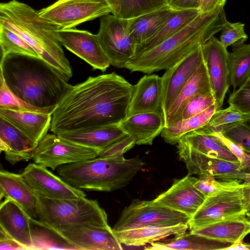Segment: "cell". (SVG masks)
<instances>
[{"instance_id": "obj_1", "label": "cell", "mask_w": 250, "mask_h": 250, "mask_svg": "<svg viewBox=\"0 0 250 250\" xmlns=\"http://www.w3.org/2000/svg\"><path fill=\"white\" fill-rule=\"evenodd\" d=\"M134 85L115 72L69 85L52 115L56 134L119 124L127 115Z\"/></svg>"}, {"instance_id": "obj_2", "label": "cell", "mask_w": 250, "mask_h": 250, "mask_svg": "<svg viewBox=\"0 0 250 250\" xmlns=\"http://www.w3.org/2000/svg\"><path fill=\"white\" fill-rule=\"evenodd\" d=\"M0 77L9 89L37 107H55L68 87V81L41 58L11 54L2 58Z\"/></svg>"}, {"instance_id": "obj_3", "label": "cell", "mask_w": 250, "mask_h": 250, "mask_svg": "<svg viewBox=\"0 0 250 250\" xmlns=\"http://www.w3.org/2000/svg\"><path fill=\"white\" fill-rule=\"evenodd\" d=\"M224 8L200 14L188 25L154 48L132 58L125 68L150 74L167 70L223 29Z\"/></svg>"}, {"instance_id": "obj_4", "label": "cell", "mask_w": 250, "mask_h": 250, "mask_svg": "<svg viewBox=\"0 0 250 250\" xmlns=\"http://www.w3.org/2000/svg\"><path fill=\"white\" fill-rule=\"evenodd\" d=\"M0 25L17 34L68 81L72 76L55 30L27 4L11 0L0 3Z\"/></svg>"}, {"instance_id": "obj_5", "label": "cell", "mask_w": 250, "mask_h": 250, "mask_svg": "<svg viewBox=\"0 0 250 250\" xmlns=\"http://www.w3.org/2000/svg\"><path fill=\"white\" fill-rule=\"evenodd\" d=\"M138 156L125 159L98 157L60 166L57 171L68 184L77 188L110 192L126 186L143 169Z\"/></svg>"}, {"instance_id": "obj_6", "label": "cell", "mask_w": 250, "mask_h": 250, "mask_svg": "<svg viewBox=\"0 0 250 250\" xmlns=\"http://www.w3.org/2000/svg\"><path fill=\"white\" fill-rule=\"evenodd\" d=\"M37 219L55 230L74 226L110 227L107 215L96 200L85 197L51 199L35 193Z\"/></svg>"}, {"instance_id": "obj_7", "label": "cell", "mask_w": 250, "mask_h": 250, "mask_svg": "<svg viewBox=\"0 0 250 250\" xmlns=\"http://www.w3.org/2000/svg\"><path fill=\"white\" fill-rule=\"evenodd\" d=\"M38 13L55 30H62L112 14V10L105 0H58Z\"/></svg>"}, {"instance_id": "obj_8", "label": "cell", "mask_w": 250, "mask_h": 250, "mask_svg": "<svg viewBox=\"0 0 250 250\" xmlns=\"http://www.w3.org/2000/svg\"><path fill=\"white\" fill-rule=\"evenodd\" d=\"M96 34L110 65L125 68L134 56L137 45L130 32V19H122L113 14L100 18Z\"/></svg>"}, {"instance_id": "obj_9", "label": "cell", "mask_w": 250, "mask_h": 250, "mask_svg": "<svg viewBox=\"0 0 250 250\" xmlns=\"http://www.w3.org/2000/svg\"><path fill=\"white\" fill-rule=\"evenodd\" d=\"M188 215L157 204L153 200H135L123 210L114 232L146 226L169 227L188 224Z\"/></svg>"}, {"instance_id": "obj_10", "label": "cell", "mask_w": 250, "mask_h": 250, "mask_svg": "<svg viewBox=\"0 0 250 250\" xmlns=\"http://www.w3.org/2000/svg\"><path fill=\"white\" fill-rule=\"evenodd\" d=\"M101 152L56 134H47L38 144L32 159L37 164L55 170L63 165L95 158Z\"/></svg>"}, {"instance_id": "obj_11", "label": "cell", "mask_w": 250, "mask_h": 250, "mask_svg": "<svg viewBox=\"0 0 250 250\" xmlns=\"http://www.w3.org/2000/svg\"><path fill=\"white\" fill-rule=\"evenodd\" d=\"M244 184L213 197L206 198L202 205L190 218L188 228L197 229L218 220L245 213Z\"/></svg>"}, {"instance_id": "obj_12", "label": "cell", "mask_w": 250, "mask_h": 250, "mask_svg": "<svg viewBox=\"0 0 250 250\" xmlns=\"http://www.w3.org/2000/svg\"><path fill=\"white\" fill-rule=\"evenodd\" d=\"M202 48L217 110L222 106L230 85L229 62V53L227 48L214 36L202 44Z\"/></svg>"}, {"instance_id": "obj_13", "label": "cell", "mask_w": 250, "mask_h": 250, "mask_svg": "<svg viewBox=\"0 0 250 250\" xmlns=\"http://www.w3.org/2000/svg\"><path fill=\"white\" fill-rule=\"evenodd\" d=\"M204 62L202 45L166 70L162 77L161 109L164 116L182 88Z\"/></svg>"}, {"instance_id": "obj_14", "label": "cell", "mask_w": 250, "mask_h": 250, "mask_svg": "<svg viewBox=\"0 0 250 250\" xmlns=\"http://www.w3.org/2000/svg\"><path fill=\"white\" fill-rule=\"evenodd\" d=\"M55 33L62 45L90 64L93 69L104 72L110 65L97 35L76 28L55 30Z\"/></svg>"}, {"instance_id": "obj_15", "label": "cell", "mask_w": 250, "mask_h": 250, "mask_svg": "<svg viewBox=\"0 0 250 250\" xmlns=\"http://www.w3.org/2000/svg\"><path fill=\"white\" fill-rule=\"evenodd\" d=\"M21 174L34 192L51 199H73L86 197L82 189L68 184L46 167L29 163Z\"/></svg>"}, {"instance_id": "obj_16", "label": "cell", "mask_w": 250, "mask_h": 250, "mask_svg": "<svg viewBox=\"0 0 250 250\" xmlns=\"http://www.w3.org/2000/svg\"><path fill=\"white\" fill-rule=\"evenodd\" d=\"M197 180L188 174L181 179H174L171 186L153 201L191 217L206 198L194 187Z\"/></svg>"}, {"instance_id": "obj_17", "label": "cell", "mask_w": 250, "mask_h": 250, "mask_svg": "<svg viewBox=\"0 0 250 250\" xmlns=\"http://www.w3.org/2000/svg\"><path fill=\"white\" fill-rule=\"evenodd\" d=\"M177 148L180 159L186 164L188 175H208L221 180H239L241 173L239 161L209 157L180 146H177Z\"/></svg>"}, {"instance_id": "obj_18", "label": "cell", "mask_w": 250, "mask_h": 250, "mask_svg": "<svg viewBox=\"0 0 250 250\" xmlns=\"http://www.w3.org/2000/svg\"><path fill=\"white\" fill-rule=\"evenodd\" d=\"M55 231L79 250L123 249L122 244L110 227L77 225Z\"/></svg>"}, {"instance_id": "obj_19", "label": "cell", "mask_w": 250, "mask_h": 250, "mask_svg": "<svg viewBox=\"0 0 250 250\" xmlns=\"http://www.w3.org/2000/svg\"><path fill=\"white\" fill-rule=\"evenodd\" d=\"M31 217L17 202L5 198L0 205V228L10 237L32 250Z\"/></svg>"}, {"instance_id": "obj_20", "label": "cell", "mask_w": 250, "mask_h": 250, "mask_svg": "<svg viewBox=\"0 0 250 250\" xmlns=\"http://www.w3.org/2000/svg\"><path fill=\"white\" fill-rule=\"evenodd\" d=\"M119 125L138 145H151L154 139L161 134L165 127L161 109L127 116Z\"/></svg>"}, {"instance_id": "obj_21", "label": "cell", "mask_w": 250, "mask_h": 250, "mask_svg": "<svg viewBox=\"0 0 250 250\" xmlns=\"http://www.w3.org/2000/svg\"><path fill=\"white\" fill-rule=\"evenodd\" d=\"M38 145L0 117V150L12 165L32 159Z\"/></svg>"}, {"instance_id": "obj_22", "label": "cell", "mask_w": 250, "mask_h": 250, "mask_svg": "<svg viewBox=\"0 0 250 250\" xmlns=\"http://www.w3.org/2000/svg\"><path fill=\"white\" fill-rule=\"evenodd\" d=\"M178 146L186 147L209 157L227 161H239L236 156L206 125L183 136Z\"/></svg>"}, {"instance_id": "obj_23", "label": "cell", "mask_w": 250, "mask_h": 250, "mask_svg": "<svg viewBox=\"0 0 250 250\" xmlns=\"http://www.w3.org/2000/svg\"><path fill=\"white\" fill-rule=\"evenodd\" d=\"M162 77L156 74L145 75L134 85L127 116L161 109Z\"/></svg>"}, {"instance_id": "obj_24", "label": "cell", "mask_w": 250, "mask_h": 250, "mask_svg": "<svg viewBox=\"0 0 250 250\" xmlns=\"http://www.w3.org/2000/svg\"><path fill=\"white\" fill-rule=\"evenodd\" d=\"M0 117L38 145L51 127L52 115L0 108Z\"/></svg>"}, {"instance_id": "obj_25", "label": "cell", "mask_w": 250, "mask_h": 250, "mask_svg": "<svg viewBox=\"0 0 250 250\" xmlns=\"http://www.w3.org/2000/svg\"><path fill=\"white\" fill-rule=\"evenodd\" d=\"M9 198L21 206L31 217L37 219L35 193L21 173L0 171V198Z\"/></svg>"}, {"instance_id": "obj_26", "label": "cell", "mask_w": 250, "mask_h": 250, "mask_svg": "<svg viewBox=\"0 0 250 250\" xmlns=\"http://www.w3.org/2000/svg\"><path fill=\"white\" fill-rule=\"evenodd\" d=\"M210 91H212V89L204 61L164 115L165 127L179 120L184 108L195 96L201 93Z\"/></svg>"}, {"instance_id": "obj_27", "label": "cell", "mask_w": 250, "mask_h": 250, "mask_svg": "<svg viewBox=\"0 0 250 250\" xmlns=\"http://www.w3.org/2000/svg\"><path fill=\"white\" fill-rule=\"evenodd\" d=\"M190 232L233 244L243 241L250 233V220L243 213L217 221Z\"/></svg>"}, {"instance_id": "obj_28", "label": "cell", "mask_w": 250, "mask_h": 250, "mask_svg": "<svg viewBox=\"0 0 250 250\" xmlns=\"http://www.w3.org/2000/svg\"><path fill=\"white\" fill-rule=\"evenodd\" d=\"M126 134L116 124L57 135L68 141L102 151Z\"/></svg>"}, {"instance_id": "obj_29", "label": "cell", "mask_w": 250, "mask_h": 250, "mask_svg": "<svg viewBox=\"0 0 250 250\" xmlns=\"http://www.w3.org/2000/svg\"><path fill=\"white\" fill-rule=\"evenodd\" d=\"M188 229L187 224L169 227L146 226L114 233L121 244L139 247L165 239L171 235H181Z\"/></svg>"}, {"instance_id": "obj_30", "label": "cell", "mask_w": 250, "mask_h": 250, "mask_svg": "<svg viewBox=\"0 0 250 250\" xmlns=\"http://www.w3.org/2000/svg\"><path fill=\"white\" fill-rule=\"evenodd\" d=\"M232 243L211 239L190 232L149 244V250H227Z\"/></svg>"}, {"instance_id": "obj_31", "label": "cell", "mask_w": 250, "mask_h": 250, "mask_svg": "<svg viewBox=\"0 0 250 250\" xmlns=\"http://www.w3.org/2000/svg\"><path fill=\"white\" fill-rule=\"evenodd\" d=\"M200 13L199 10L197 9L182 11L174 10L152 37L137 47L133 57L154 48L164 42L188 25Z\"/></svg>"}, {"instance_id": "obj_32", "label": "cell", "mask_w": 250, "mask_h": 250, "mask_svg": "<svg viewBox=\"0 0 250 250\" xmlns=\"http://www.w3.org/2000/svg\"><path fill=\"white\" fill-rule=\"evenodd\" d=\"M173 11L167 7L130 19V32L137 47L152 37Z\"/></svg>"}, {"instance_id": "obj_33", "label": "cell", "mask_w": 250, "mask_h": 250, "mask_svg": "<svg viewBox=\"0 0 250 250\" xmlns=\"http://www.w3.org/2000/svg\"><path fill=\"white\" fill-rule=\"evenodd\" d=\"M216 110L214 104L199 114L179 120L165 127L161 136L167 143L175 145L183 136L206 125Z\"/></svg>"}, {"instance_id": "obj_34", "label": "cell", "mask_w": 250, "mask_h": 250, "mask_svg": "<svg viewBox=\"0 0 250 250\" xmlns=\"http://www.w3.org/2000/svg\"><path fill=\"white\" fill-rule=\"evenodd\" d=\"M229 62L230 85L235 89L250 77V43L232 46Z\"/></svg>"}, {"instance_id": "obj_35", "label": "cell", "mask_w": 250, "mask_h": 250, "mask_svg": "<svg viewBox=\"0 0 250 250\" xmlns=\"http://www.w3.org/2000/svg\"><path fill=\"white\" fill-rule=\"evenodd\" d=\"M32 250H78L56 231L39 220L31 219Z\"/></svg>"}, {"instance_id": "obj_36", "label": "cell", "mask_w": 250, "mask_h": 250, "mask_svg": "<svg viewBox=\"0 0 250 250\" xmlns=\"http://www.w3.org/2000/svg\"><path fill=\"white\" fill-rule=\"evenodd\" d=\"M170 0H120V9L116 16L133 19L162 8L169 7Z\"/></svg>"}, {"instance_id": "obj_37", "label": "cell", "mask_w": 250, "mask_h": 250, "mask_svg": "<svg viewBox=\"0 0 250 250\" xmlns=\"http://www.w3.org/2000/svg\"><path fill=\"white\" fill-rule=\"evenodd\" d=\"M1 58L16 54L41 58L35 50L16 33L0 25Z\"/></svg>"}, {"instance_id": "obj_38", "label": "cell", "mask_w": 250, "mask_h": 250, "mask_svg": "<svg viewBox=\"0 0 250 250\" xmlns=\"http://www.w3.org/2000/svg\"><path fill=\"white\" fill-rule=\"evenodd\" d=\"M55 107L41 108L25 102L9 89L3 78L0 77V108L52 115Z\"/></svg>"}, {"instance_id": "obj_39", "label": "cell", "mask_w": 250, "mask_h": 250, "mask_svg": "<svg viewBox=\"0 0 250 250\" xmlns=\"http://www.w3.org/2000/svg\"><path fill=\"white\" fill-rule=\"evenodd\" d=\"M239 180H217L212 176L200 175L194 184V187L206 198L215 196L221 193L240 186Z\"/></svg>"}, {"instance_id": "obj_40", "label": "cell", "mask_w": 250, "mask_h": 250, "mask_svg": "<svg viewBox=\"0 0 250 250\" xmlns=\"http://www.w3.org/2000/svg\"><path fill=\"white\" fill-rule=\"evenodd\" d=\"M211 130L220 131L225 137L238 145L245 152L250 154V127L244 122H239Z\"/></svg>"}, {"instance_id": "obj_41", "label": "cell", "mask_w": 250, "mask_h": 250, "mask_svg": "<svg viewBox=\"0 0 250 250\" xmlns=\"http://www.w3.org/2000/svg\"><path fill=\"white\" fill-rule=\"evenodd\" d=\"M249 114L244 113L231 105L225 109L216 110L206 126L215 129L223 126L242 122L247 119Z\"/></svg>"}, {"instance_id": "obj_42", "label": "cell", "mask_w": 250, "mask_h": 250, "mask_svg": "<svg viewBox=\"0 0 250 250\" xmlns=\"http://www.w3.org/2000/svg\"><path fill=\"white\" fill-rule=\"evenodd\" d=\"M244 27L245 24L243 23H232L227 21L221 30L219 41L226 48L230 45L244 43L248 39V35L245 32Z\"/></svg>"}, {"instance_id": "obj_43", "label": "cell", "mask_w": 250, "mask_h": 250, "mask_svg": "<svg viewBox=\"0 0 250 250\" xmlns=\"http://www.w3.org/2000/svg\"><path fill=\"white\" fill-rule=\"evenodd\" d=\"M214 104L215 100L212 91L198 94L188 103L178 121L199 114Z\"/></svg>"}, {"instance_id": "obj_44", "label": "cell", "mask_w": 250, "mask_h": 250, "mask_svg": "<svg viewBox=\"0 0 250 250\" xmlns=\"http://www.w3.org/2000/svg\"><path fill=\"white\" fill-rule=\"evenodd\" d=\"M228 103L242 113L250 114V79L230 94Z\"/></svg>"}, {"instance_id": "obj_45", "label": "cell", "mask_w": 250, "mask_h": 250, "mask_svg": "<svg viewBox=\"0 0 250 250\" xmlns=\"http://www.w3.org/2000/svg\"><path fill=\"white\" fill-rule=\"evenodd\" d=\"M136 145L134 139L128 134L118 140L102 151L97 157L102 159H119Z\"/></svg>"}, {"instance_id": "obj_46", "label": "cell", "mask_w": 250, "mask_h": 250, "mask_svg": "<svg viewBox=\"0 0 250 250\" xmlns=\"http://www.w3.org/2000/svg\"><path fill=\"white\" fill-rule=\"evenodd\" d=\"M209 129L237 158L240 163L239 169L241 171L250 169V154L245 152L238 145L225 137L220 131Z\"/></svg>"}, {"instance_id": "obj_47", "label": "cell", "mask_w": 250, "mask_h": 250, "mask_svg": "<svg viewBox=\"0 0 250 250\" xmlns=\"http://www.w3.org/2000/svg\"><path fill=\"white\" fill-rule=\"evenodd\" d=\"M26 248L0 228V250H25Z\"/></svg>"}, {"instance_id": "obj_48", "label": "cell", "mask_w": 250, "mask_h": 250, "mask_svg": "<svg viewBox=\"0 0 250 250\" xmlns=\"http://www.w3.org/2000/svg\"><path fill=\"white\" fill-rule=\"evenodd\" d=\"M200 2L201 0H170L169 7L175 11L190 9H199Z\"/></svg>"}, {"instance_id": "obj_49", "label": "cell", "mask_w": 250, "mask_h": 250, "mask_svg": "<svg viewBox=\"0 0 250 250\" xmlns=\"http://www.w3.org/2000/svg\"><path fill=\"white\" fill-rule=\"evenodd\" d=\"M226 0H201L199 11L201 13H207L222 8Z\"/></svg>"}, {"instance_id": "obj_50", "label": "cell", "mask_w": 250, "mask_h": 250, "mask_svg": "<svg viewBox=\"0 0 250 250\" xmlns=\"http://www.w3.org/2000/svg\"><path fill=\"white\" fill-rule=\"evenodd\" d=\"M244 184V183H243ZM244 204L246 211L250 209V186L244 184Z\"/></svg>"}, {"instance_id": "obj_51", "label": "cell", "mask_w": 250, "mask_h": 250, "mask_svg": "<svg viewBox=\"0 0 250 250\" xmlns=\"http://www.w3.org/2000/svg\"><path fill=\"white\" fill-rule=\"evenodd\" d=\"M110 7L112 14L117 16L120 9V0H105Z\"/></svg>"}, {"instance_id": "obj_52", "label": "cell", "mask_w": 250, "mask_h": 250, "mask_svg": "<svg viewBox=\"0 0 250 250\" xmlns=\"http://www.w3.org/2000/svg\"><path fill=\"white\" fill-rule=\"evenodd\" d=\"M227 250H250V245L243 242V241L233 243Z\"/></svg>"}, {"instance_id": "obj_53", "label": "cell", "mask_w": 250, "mask_h": 250, "mask_svg": "<svg viewBox=\"0 0 250 250\" xmlns=\"http://www.w3.org/2000/svg\"><path fill=\"white\" fill-rule=\"evenodd\" d=\"M239 180H243L244 184L250 186V173H245L241 172L239 177Z\"/></svg>"}, {"instance_id": "obj_54", "label": "cell", "mask_w": 250, "mask_h": 250, "mask_svg": "<svg viewBox=\"0 0 250 250\" xmlns=\"http://www.w3.org/2000/svg\"><path fill=\"white\" fill-rule=\"evenodd\" d=\"M248 125L250 127V114H249L248 118L245 120L243 121Z\"/></svg>"}, {"instance_id": "obj_55", "label": "cell", "mask_w": 250, "mask_h": 250, "mask_svg": "<svg viewBox=\"0 0 250 250\" xmlns=\"http://www.w3.org/2000/svg\"><path fill=\"white\" fill-rule=\"evenodd\" d=\"M246 216L248 217V218L250 220V209L247 210L246 212Z\"/></svg>"}, {"instance_id": "obj_56", "label": "cell", "mask_w": 250, "mask_h": 250, "mask_svg": "<svg viewBox=\"0 0 250 250\" xmlns=\"http://www.w3.org/2000/svg\"><path fill=\"white\" fill-rule=\"evenodd\" d=\"M241 172L245 173H250V169Z\"/></svg>"}, {"instance_id": "obj_57", "label": "cell", "mask_w": 250, "mask_h": 250, "mask_svg": "<svg viewBox=\"0 0 250 250\" xmlns=\"http://www.w3.org/2000/svg\"><path fill=\"white\" fill-rule=\"evenodd\" d=\"M249 79H250V77L249 78Z\"/></svg>"}]
</instances>
